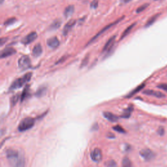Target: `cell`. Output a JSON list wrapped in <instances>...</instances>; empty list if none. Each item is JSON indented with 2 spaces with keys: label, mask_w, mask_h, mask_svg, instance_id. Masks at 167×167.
I'll use <instances>...</instances> for the list:
<instances>
[{
  "label": "cell",
  "mask_w": 167,
  "mask_h": 167,
  "mask_svg": "<svg viewBox=\"0 0 167 167\" xmlns=\"http://www.w3.org/2000/svg\"><path fill=\"white\" fill-rule=\"evenodd\" d=\"M131 0H123V2L124 3H128L129 1H131Z\"/></svg>",
  "instance_id": "8d00e7d4"
},
{
  "label": "cell",
  "mask_w": 167,
  "mask_h": 167,
  "mask_svg": "<svg viewBox=\"0 0 167 167\" xmlns=\"http://www.w3.org/2000/svg\"><path fill=\"white\" fill-rule=\"evenodd\" d=\"M116 38V36L114 35V36H112L111 38H110L109 39L108 41H107L106 43L105 44V45H104L103 50V52H106V51H108V54H109V52L111 51L113 47H114Z\"/></svg>",
  "instance_id": "9c48e42d"
},
{
  "label": "cell",
  "mask_w": 167,
  "mask_h": 167,
  "mask_svg": "<svg viewBox=\"0 0 167 167\" xmlns=\"http://www.w3.org/2000/svg\"><path fill=\"white\" fill-rule=\"evenodd\" d=\"M47 91V87L45 86H42L40 87L39 88L37 89V91L36 92L35 95L36 97H43V96L46 94Z\"/></svg>",
  "instance_id": "d6986e66"
},
{
  "label": "cell",
  "mask_w": 167,
  "mask_h": 167,
  "mask_svg": "<svg viewBox=\"0 0 167 167\" xmlns=\"http://www.w3.org/2000/svg\"><path fill=\"white\" fill-rule=\"evenodd\" d=\"M37 37V33L35 32H33L28 34L22 40V42L24 44H29L31 42H33Z\"/></svg>",
  "instance_id": "ba28073f"
},
{
  "label": "cell",
  "mask_w": 167,
  "mask_h": 167,
  "mask_svg": "<svg viewBox=\"0 0 167 167\" xmlns=\"http://www.w3.org/2000/svg\"><path fill=\"white\" fill-rule=\"evenodd\" d=\"M19 99H20V95L18 94H16L15 95H14L13 96V97L11 99V104H12L13 106L15 105V104H16V103L18 102V101L19 100Z\"/></svg>",
  "instance_id": "484cf974"
},
{
  "label": "cell",
  "mask_w": 167,
  "mask_h": 167,
  "mask_svg": "<svg viewBox=\"0 0 167 167\" xmlns=\"http://www.w3.org/2000/svg\"><path fill=\"white\" fill-rule=\"evenodd\" d=\"M61 21L60 20H56L54 21L52 24L50 25V27L49 29L51 30H57L58 28H59V27L61 26Z\"/></svg>",
  "instance_id": "44dd1931"
},
{
  "label": "cell",
  "mask_w": 167,
  "mask_h": 167,
  "mask_svg": "<svg viewBox=\"0 0 167 167\" xmlns=\"http://www.w3.org/2000/svg\"><path fill=\"white\" fill-rule=\"evenodd\" d=\"M124 17L125 16H122V17H121V18H120L119 19H118L117 20H116L115 22H112V23H110V24H109V25H107L106 26H105L104 27V28H103V29H102L99 32L97 35H95L94 37H93L91 39V40H90L89 42H88V43H87V44H90V43H92V42H93V41H94L95 40H96V39H97L101 35H102V34H103V33H104L106 32V31H107L109 29H110V27H112V26H114V25H116V24H118L119 22H120L121 20H122L124 18Z\"/></svg>",
  "instance_id": "277c9868"
},
{
  "label": "cell",
  "mask_w": 167,
  "mask_h": 167,
  "mask_svg": "<svg viewBox=\"0 0 167 167\" xmlns=\"http://www.w3.org/2000/svg\"><path fill=\"white\" fill-rule=\"evenodd\" d=\"M30 95V86H26L20 95V100L22 102Z\"/></svg>",
  "instance_id": "ffe728a7"
},
{
  "label": "cell",
  "mask_w": 167,
  "mask_h": 167,
  "mask_svg": "<svg viewBox=\"0 0 167 167\" xmlns=\"http://www.w3.org/2000/svg\"><path fill=\"white\" fill-rule=\"evenodd\" d=\"M103 116L106 119H107V120L110 121H112V122H116V121H118V119H119V118L117 116H116L114 114H112V113L109 112H103Z\"/></svg>",
  "instance_id": "9a60e30c"
},
{
  "label": "cell",
  "mask_w": 167,
  "mask_h": 167,
  "mask_svg": "<svg viewBox=\"0 0 167 167\" xmlns=\"http://www.w3.org/2000/svg\"><path fill=\"white\" fill-rule=\"evenodd\" d=\"M16 21V18H14V17H13V18H10L7 19V20H5L4 22V25H11V24L15 23Z\"/></svg>",
  "instance_id": "4316f807"
},
{
  "label": "cell",
  "mask_w": 167,
  "mask_h": 167,
  "mask_svg": "<svg viewBox=\"0 0 167 167\" xmlns=\"http://www.w3.org/2000/svg\"><path fill=\"white\" fill-rule=\"evenodd\" d=\"M136 25V23H133L132 24H131V25H129V26L127 28V29L124 31L123 33H122V35H121V37L120 39H123V38H125L127 35H128L130 33V32H131V30L133 29V27H135V25Z\"/></svg>",
  "instance_id": "603a6c76"
},
{
  "label": "cell",
  "mask_w": 167,
  "mask_h": 167,
  "mask_svg": "<svg viewBox=\"0 0 167 167\" xmlns=\"http://www.w3.org/2000/svg\"><path fill=\"white\" fill-rule=\"evenodd\" d=\"M157 87H159V89H161L167 92V84H161L158 85Z\"/></svg>",
  "instance_id": "1f68e13d"
},
{
  "label": "cell",
  "mask_w": 167,
  "mask_h": 167,
  "mask_svg": "<svg viewBox=\"0 0 167 167\" xmlns=\"http://www.w3.org/2000/svg\"><path fill=\"white\" fill-rule=\"evenodd\" d=\"M32 76V73H27L23 76H22V77L16 79V80L14 81L13 84H11V86L9 87V90H15L22 87L25 84H26L30 80Z\"/></svg>",
  "instance_id": "7a4b0ae2"
},
{
  "label": "cell",
  "mask_w": 167,
  "mask_h": 167,
  "mask_svg": "<svg viewBox=\"0 0 167 167\" xmlns=\"http://www.w3.org/2000/svg\"><path fill=\"white\" fill-rule=\"evenodd\" d=\"M42 48L40 44H37L35 45V47H33L32 50V54L34 57L37 58L39 56H40L42 54Z\"/></svg>",
  "instance_id": "5bb4252c"
},
{
  "label": "cell",
  "mask_w": 167,
  "mask_h": 167,
  "mask_svg": "<svg viewBox=\"0 0 167 167\" xmlns=\"http://www.w3.org/2000/svg\"><path fill=\"white\" fill-rule=\"evenodd\" d=\"M122 166L124 167H130L132 166V163L129 158L124 157L122 161Z\"/></svg>",
  "instance_id": "cb8c5ba5"
},
{
  "label": "cell",
  "mask_w": 167,
  "mask_h": 167,
  "mask_svg": "<svg viewBox=\"0 0 167 167\" xmlns=\"http://www.w3.org/2000/svg\"><path fill=\"white\" fill-rule=\"evenodd\" d=\"M104 166L108 167H113V166H116L117 164L116 163V161H114V160H110L106 161V162L104 163Z\"/></svg>",
  "instance_id": "83f0119b"
},
{
  "label": "cell",
  "mask_w": 167,
  "mask_h": 167,
  "mask_svg": "<svg viewBox=\"0 0 167 167\" xmlns=\"http://www.w3.org/2000/svg\"><path fill=\"white\" fill-rule=\"evenodd\" d=\"M88 59H89L88 55H87V56H86V57H85V58L83 59V61H82L80 67H82L86 66V65L87 64V63H88Z\"/></svg>",
  "instance_id": "f546056e"
},
{
  "label": "cell",
  "mask_w": 167,
  "mask_h": 167,
  "mask_svg": "<svg viewBox=\"0 0 167 167\" xmlns=\"http://www.w3.org/2000/svg\"><path fill=\"white\" fill-rule=\"evenodd\" d=\"M113 129L115 130L116 131H117L118 132H121V133H125V131L123 129L122 127H121L120 125H116L113 127Z\"/></svg>",
  "instance_id": "f1b7e54d"
},
{
  "label": "cell",
  "mask_w": 167,
  "mask_h": 167,
  "mask_svg": "<svg viewBox=\"0 0 167 167\" xmlns=\"http://www.w3.org/2000/svg\"><path fill=\"white\" fill-rule=\"evenodd\" d=\"M159 16H160V13H157L154 16H152L151 18H149L145 24V27H148L149 26H151L152 24H154V22L157 20V18L159 17Z\"/></svg>",
  "instance_id": "e0dca14e"
},
{
  "label": "cell",
  "mask_w": 167,
  "mask_h": 167,
  "mask_svg": "<svg viewBox=\"0 0 167 167\" xmlns=\"http://www.w3.org/2000/svg\"><path fill=\"white\" fill-rule=\"evenodd\" d=\"M157 133L158 135H159L160 136H163L165 134V129L163 127H159V129L157 130Z\"/></svg>",
  "instance_id": "d6a6232c"
},
{
  "label": "cell",
  "mask_w": 167,
  "mask_h": 167,
  "mask_svg": "<svg viewBox=\"0 0 167 167\" xmlns=\"http://www.w3.org/2000/svg\"><path fill=\"white\" fill-rule=\"evenodd\" d=\"M16 51L15 49L11 47H8L5 49L4 50H3L1 52V58H7L8 56H11L13 54H16Z\"/></svg>",
  "instance_id": "30bf717a"
},
{
  "label": "cell",
  "mask_w": 167,
  "mask_h": 167,
  "mask_svg": "<svg viewBox=\"0 0 167 167\" xmlns=\"http://www.w3.org/2000/svg\"><path fill=\"white\" fill-rule=\"evenodd\" d=\"M149 5V4H144L142 5L141 6H140L139 7L137 8V11H136V12H137V13H140L141 12H142V11H144V10L146 9V8L148 7Z\"/></svg>",
  "instance_id": "d4e9b609"
},
{
  "label": "cell",
  "mask_w": 167,
  "mask_h": 167,
  "mask_svg": "<svg viewBox=\"0 0 167 167\" xmlns=\"http://www.w3.org/2000/svg\"><path fill=\"white\" fill-rule=\"evenodd\" d=\"M98 5H99L98 0H93L91 3V4H90V6H91L92 8H96L98 7Z\"/></svg>",
  "instance_id": "4dcf8cb0"
},
{
  "label": "cell",
  "mask_w": 167,
  "mask_h": 167,
  "mask_svg": "<svg viewBox=\"0 0 167 167\" xmlns=\"http://www.w3.org/2000/svg\"><path fill=\"white\" fill-rule=\"evenodd\" d=\"M107 137H108L110 138H113L115 137V136H114V134H112V133H111V132H110V133H109L108 135H107Z\"/></svg>",
  "instance_id": "d590c367"
},
{
  "label": "cell",
  "mask_w": 167,
  "mask_h": 167,
  "mask_svg": "<svg viewBox=\"0 0 167 167\" xmlns=\"http://www.w3.org/2000/svg\"><path fill=\"white\" fill-rule=\"evenodd\" d=\"M98 129H99V127H98L97 123H95V125H93L92 126V130L94 129L95 131H96V130H97Z\"/></svg>",
  "instance_id": "e575fe53"
},
{
  "label": "cell",
  "mask_w": 167,
  "mask_h": 167,
  "mask_svg": "<svg viewBox=\"0 0 167 167\" xmlns=\"http://www.w3.org/2000/svg\"><path fill=\"white\" fill-rule=\"evenodd\" d=\"M140 155L143 159L146 161H149L154 159L155 157V154L154 151L149 149H143L140 151Z\"/></svg>",
  "instance_id": "8992f818"
},
{
  "label": "cell",
  "mask_w": 167,
  "mask_h": 167,
  "mask_svg": "<svg viewBox=\"0 0 167 167\" xmlns=\"http://www.w3.org/2000/svg\"><path fill=\"white\" fill-rule=\"evenodd\" d=\"M7 41V38H1V41H0V43H1V46H3L5 42H6Z\"/></svg>",
  "instance_id": "836d02e7"
},
{
  "label": "cell",
  "mask_w": 167,
  "mask_h": 167,
  "mask_svg": "<svg viewBox=\"0 0 167 167\" xmlns=\"http://www.w3.org/2000/svg\"><path fill=\"white\" fill-rule=\"evenodd\" d=\"M34 124H35V120L33 118L27 117L23 119L20 123L18 125V131L20 132H23L25 131H27V130L30 129L33 127Z\"/></svg>",
  "instance_id": "3957f363"
},
{
  "label": "cell",
  "mask_w": 167,
  "mask_h": 167,
  "mask_svg": "<svg viewBox=\"0 0 167 167\" xmlns=\"http://www.w3.org/2000/svg\"><path fill=\"white\" fill-rule=\"evenodd\" d=\"M143 93L145 95H152V96H155L157 98H163V97H165V95L163 94V93H161L160 92H157V91H154V90H151V89H146L144 90L143 92Z\"/></svg>",
  "instance_id": "4fadbf2b"
},
{
  "label": "cell",
  "mask_w": 167,
  "mask_h": 167,
  "mask_svg": "<svg viewBox=\"0 0 167 167\" xmlns=\"http://www.w3.org/2000/svg\"><path fill=\"white\" fill-rule=\"evenodd\" d=\"M7 159L10 165L21 167L25 165L24 157L20 152L13 149H8L6 151Z\"/></svg>",
  "instance_id": "6da1fadb"
},
{
  "label": "cell",
  "mask_w": 167,
  "mask_h": 167,
  "mask_svg": "<svg viewBox=\"0 0 167 167\" xmlns=\"http://www.w3.org/2000/svg\"><path fill=\"white\" fill-rule=\"evenodd\" d=\"M47 44L51 49H56L59 45V41L56 37H53L49 39L47 41Z\"/></svg>",
  "instance_id": "8fae6325"
},
{
  "label": "cell",
  "mask_w": 167,
  "mask_h": 167,
  "mask_svg": "<svg viewBox=\"0 0 167 167\" xmlns=\"http://www.w3.org/2000/svg\"><path fill=\"white\" fill-rule=\"evenodd\" d=\"M75 11V6L74 5H69L67 6L66 9L64 11V16L66 18H69L70 16H72V15L74 13Z\"/></svg>",
  "instance_id": "2e32d148"
},
{
  "label": "cell",
  "mask_w": 167,
  "mask_h": 167,
  "mask_svg": "<svg viewBox=\"0 0 167 167\" xmlns=\"http://www.w3.org/2000/svg\"><path fill=\"white\" fill-rule=\"evenodd\" d=\"M132 110H133V106H132V105H130L128 108H127L126 109L124 110L122 115L121 116V117L123 118H129L130 116H131Z\"/></svg>",
  "instance_id": "ac0fdd59"
},
{
  "label": "cell",
  "mask_w": 167,
  "mask_h": 167,
  "mask_svg": "<svg viewBox=\"0 0 167 167\" xmlns=\"http://www.w3.org/2000/svg\"><path fill=\"white\" fill-rule=\"evenodd\" d=\"M3 1H4V0H1V3H3Z\"/></svg>",
  "instance_id": "74e56055"
},
{
  "label": "cell",
  "mask_w": 167,
  "mask_h": 167,
  "mask_svg": "<svg viewBox=\"0 0 167 167\" xmlns=\"http://www.w3.org/2000/svg\"><path fill=\"white\" fill-rule=\"evenodd\" d=\"M145 87V84H141L139 86H138L137 87H136V88L135 89L132 90V91L129 93V94L127 96V97H131L133 96L134 95H135L136 93H138V92H139L140 90H142L144 87Z\"/></svg>",
  "instance_id": "7402d4cb"
},
{
  "label": "cell",
  "mask_w": 167,
  "mask_h": 167,
  "mask_svg": "<svg viewBox=\"0 0 167 167\" xmlns=\"http://www.w3.org/2000/svg\"><path fill=\"white\" fill-rule=\"evenodd\" d=\"M18 67L22 70H26L31 67V61L27 56H23L18 59Z\"/></svg>",
  "instance_id": "5b68a950"
},
{
  "label": "cell",
  "mask_w": 167,
  "mask_h": 167,
  "mask_svg": "<svg viewBox=\"0 0 167 167\" xmlns=\"http://www.w3.org/2000/svg\"><path fill=\"white\" fill-rule=\"evenodd\" d=\"M90 156H91L92 159L95 163L101 162L102 158H103L101 150L99 148H95L94 149H93L91 152V154H90Z\"/></svg>",
  "instance_id": "52a82bcc"
},
{
  "label": "cell",
  "mask_w": 167,
  "mask_h": 167,
  "mask_svg": "<svg viewBox=\"0 0 167 167\" xmlns=\"http://www.w3.org/2000/svg\"><path fill=\"white\" fill-rule=\"evenodd\" d=\"M75 24H76L75 20H69L66 25H65L63 30V34L64 36H66L67 34L69 33V32L71 30L73 26L75 25Z\"/></svg>",
  "instance_id": "7c38bea8"
}]
</instances>
